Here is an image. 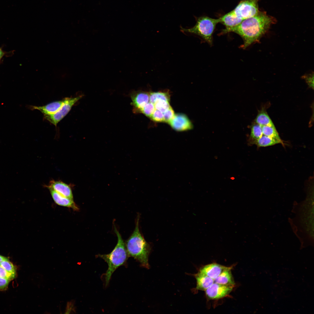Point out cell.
I'll list each match as a JSON object with an SVG mask.
<instances>
[{"label": "cell", "instance_id": "1f68e13d", "mask_svg": "<svg viewBox=\"0 0 314 314\" xmlns=\"http://www.w3.org/2000/svg\"><path fill=\"white\" fill-rule=\"evenodd\" d=\"M4 53L1 49H0V60L3 55Z\"/></svg>", "mask_w": 314, "mask_h": 314}, {"label": "cell", "instance_id": "44dd1931", "mask_svg": "<svg viewBox=\"0 0 314 314\" xmlns=\"http://www.w3.org/2000/svg\"><path fill=\"white\" fill-rule=\"evenodd\" d=\"M263 135L282 141L275 127L264 126H261Z\"/></svg>", "mask_w": 314, "mask_h": 314}, {"label": "cell", "instance_id": "5b68a950", "mask_svg": "<svg viewBox=\"0 0 314 314\" xmlns=\"http://www.w3.org/2000/svg\"><path fill=\"white\" fill-rule=\"evenodd\" d=\"M258 0H242L232 11L242 20L253 17L258 13Z\"/></svg>", "mask_w": 314, "mask_h": 314}, {"label": "cell", "instance_id": "83f0119b", "mask_svg": "<svg viewBox=\"0 0 314 314\" xmlns=\"http://www.w3.org/2000/svg\"><path fill=\"white\" fill-rule=\"evenodd\" d=\"M74 301L72 300L67 303L65 314L74 313L76 312L74 306Z\"/></svg>", "mask_w": 314, "mask_h": 314}, {"label": "cell", "instance_id": "6da1fadb", "mask_svg": "<svg viewBox=\"0 0 314 314\" xmlns=\"http://www.w3.org/2000/svg\"><path fill=\"white\" fill-rule=\"evenodd\" d=\"M272 21V19L266 14L259 12L255 16L244 20L238 25L222 33L233 32L239 35L244 42L241 47L245 49L258 41L267 31Z\"/></svg>", "mask_w": 314, "mask_h": 314}, {"label": "cell", "instance_id": "8fae6325", "mask_svg": "<svg viewBox=\"0 0 314 314\" xmlns=\"http://www.w3.org/2000/svg\"><path fill=\"white\" fill-rule=\"evenodd\" d=\"M66 98L61 100L53 101L42 106H31L32 110H37L44 115L52 114L58 111L65 103Z\"/></svg>", "mask_w": 314, "mask_h": 314}, {"label": "cell", "instance_id": "5bb4252c", "mask_svg": "<svg viewBox=\"0 0 314 314\" xmlns=\"http://www.w3.org/2000/svg\"><path fill=\"white\" fill-rule=\"evenodd\" d=\"M219 19L220 23L222 24L225 27L222 32L238 25L243 21L237 18L232 11L221 17Z\"/></svg>", "mask_w": 314, "mask_h": 314}, {"label": "cell", "instance_id": "f546056e", "mask_svg": "<svg viewBox=\"0 0 314 314\" xmlns=\"http://www.w3.org/2000/svg\"><path fill=\"white\" fill-rule=\"evenodd\" d=\"M306 81L309 86L312 88H313V76H310L306 78Z\"/></svg>", "mask_w": 314, "mask_h": 314}, {"label": "cell", "instance_id": "52a82bcc", "mask_svg": "<svg viewBox=\"0 0 314 314\" xmlns=\"http://www.w3.org/2000/svg\"><path fill=\"white\" fill-rule=\"evenodd\" d=\"M234 286L222 285L214 282L205 291L206 295L210 299L223 298L231 292Z\"/></svg>", "mask_w": 314, "mask_h": 314}, {"label": "cell", "instance_id": "277c9868", "mask_svg": "<svg viewBox=\"0 0 314 314\" xmlns=\"http://www.w3.org/2000/svg\"><path fill=\"white\" fill-rule=\"evenodd\" d=\"M219 18L215 19L206 16L198 18L195 25L192 27L186 29L181 27V31L198 35L209 44L213 43V35L217 24L220 23Z\"/></svg>", "mask_w": 314, "mask_h": 314}, {"label": "cell", "instance_id": "9c48e42d", "mask_svg": "<svg viewBox=\"0 0 314 314\" xmlns=\"http://www.w3.org/2000/svg\"><path fill=\"white\" fill-rule=\"evenodd\" d=\"M169 124L173 129L178 131L188 130L193 128L192 124L188 117L182 113L175 114Z\"/></svg>", "mask_w": 314, "mask_h": 314}, {"label": "cell", "instance_id": "e0dca14e", "mask_svg": "<svg viewBox=\"0 0 314 314\" xmlns=\"http://www.w3.org/2000/svg\"><path fill=\"white\" fill-rule=\"evenodd\" d=\"M278 144H281L283 145L284 144L283 141L263 135L259 138L254 141L252 144H255L258 147H264Z\"/></svg>", "mask_w": 314, "mask_h": 314}, {"label": "cell", "instance_id": "ac0fdd59", "mask_svg": "<svg viewBox=\"0 0 314 314\" xmlns=\"http://www.w3.org/2000/svg\"><path fill=\"white\" fill-rule=\"evenodd\" d=\"M165 100L169 101L170 95L168 92H157L149 93V101L154 104L159 100Z\"/></svg>", "mask_w": 314, "mask_h": 314}, {"label": "cell", "instance_id": "7402d4cb", "mask_svg": "<svg viewBox=\"0 0 314 314\" xmlns=\"http://www.w3.org/2000/svg\"><path fill=\"white\" fill-rule=\"evenodd\" d=\"M0 265L8 272L15 276L16 270L14 265L6 258L0 263Z\"/></svg>", "mask_w": 314, "mask_h": 314}, {"label": "cell", "instance_id": "3957f363", "mask_svg": "<svg viewBox=\"0 0 314 314\" xmlns=\"http://www.w3.org/2000/svg\"><path fill=\"white\" fill-rule=\"evenodd\" d=\"M114 230L117 237V242L112 251L108 254H99L97 256L103 259L108 264L106 272L102 275L105 286L108 284L113 273L119 267L126 265L129 256L122 236L114 225Z\"/></svg>", "mask_w": 314, "mask_h": 314}, {"label": "cell", "instance_id": "ffe728a7", "mask_svg": "<svg viewBox=\"0 0 314 314\" xmlns=\"http://www.w3.org/2000/svg\"><path fill=\"white\" fill-rule=\"evenodd\" d=\"M263 135L261 126L257 124L253 125L251 128L249 144H252L254 141L259 138Z\"/></svg>", "mask_w": 314, "mask_h": 314}, {"label": "cell", "instance_id": "30bf717a", "mask_svg": "<svg viewBox=\"0 0 314 314\" xmlns=\"http://www.w3.org/2000/svg\"><path fill=\"white\" fill-rule=\"evenodd\" d=\"M48 188H51L60 195L65 197L73 199L72 190L70 185L61 181L51 180Z\"/></svg>", "mask_w": 314, "mask_h": 314}, {"label": "cell", "instance_id": "603a6c76", "mask_svg": "<svg viewBox=\"0 0 314 314\" xmlns=\"http://www.w3.org/2000/svg\"><path fill=\"white\" fill-rule=\"evenodd\" d=\"M156 109L164 113L170 106L169 102L165 100H159L154 104Z\"/></svg>", "mask_w": 314, "mask_h": 314}, {"label": "cell", "instance_id": "4316f807", "mask_svg": "<svg viewBox=\"0 0 314 314\" xmlns=\"http://www.w3.org/2000/svg\"><path fill=\"white\" fill-rule=\"evenodd\" d=\"M15 276L8 272L0 265V277L10 281L13 279Z\"/></svg>", "mask_w": 314, "mask_h": 314}, {"label": "cell", "instance_id": "8992f818", "mask_svg": "<svg viewBox=\"0 0 314 314\" xmlns=\"http://www.w3.org/2000/svg\"><path fill=\"white\" fill-rule=\"evenodd\" d=\"M82 97V95H80L75 97L66 98L65 103L58 111L53 114L44 115V118L56 126L59 122L67 115L72 107Z\"/></svg>", "mask_w": 314, "mask_h": 314}, {"label": "cell", "instance_id": "484cf974", "mask_svg": "<svg viewBox=\"0 0 314 314\" xmlns=\"http://www.w3.org/2000/svg\"><path fill=\"white\" fill-rule=\"evenodd\" d=\"M150 118L156 122H164L163 113L156 109Z\"/></svg>", "mask_w": 314, "mask_h": 314}, {"label": "cell", "instance_id": "ba28073f", "mask_svg": "<svg viewBox=\"0 0 314 314\" xmlns=\"http://www.w3.org/2000/svg\"><path fill=\"white\" fill-rule=\"evenodd\" d=\"M130 96L133 112L140 113L145 105L149 102V93L142 91H136L131 93Z\"/></svg>", "mask_w": 314, "mask_h": 314}, {"label": "cell", "instance_id": "d6986e66", "mask_svg": "<svg viewBox=\"0 0 314 314\" xmlns=\"http://www.w3.org/2000/svg\"><path fill=\"white\" fill-rule=\"evenodd\" d=\"M256 124L261 126H267L275 127L268 115L265 112H261L257 116L255 119Z\"/></svg>", "mask_w": 314, "mask_h": 314}, {"label": "cell", "instance_id": "4dcf8cb0", "mask_svg": "<svg viewBox=\"0 0 314 314\" xmlns=\"http://www.w3.org/2000/svg\"><path fill=\"white\" fill-rule=\"evenodd\" d=\"M6 258V257L0 255V263Z\"/></svg>", "mask_w": 314, "mask_h": 314}, {"label": "cell", "instance_id": "f1b7e54d", "mask_svg": "<svg viewBox=\"0 0 314 314\" xmlns=\"http://www.w3.org/2000/svg\"><path fill=\"white\" fill-rule=\"evenodd\" d=\"M10 281L0 277V290H3L7 288Z\"/></svg>", "mask_w": 314, "mask_h": 314}, {"label": "cell", "instance_id": "7c38bea8", "mask_svg": "<svg viewBox=\"0 0 314 314\" xmlns=\"http://www.w3.org/2000/svg\"><path fill=\"white\" fill-rule=\"evenodd\" d=\"M48 189L53 201L57 204L72 208L75 211L79 210V208L73 199L62 196L51 188Z\"/></svg>", "mask_w": 314, "mask_h": 314}, {"label": "cell", "instance_id": "cb8c5ba5", "mask_svg": "<svg viewBox=\"0 0 314 314\" xmlns=\"http://www.w3.org/2000/svg\"><path fill=\"white\" fill-rule=\"evenodd\" d=\"M155 110L154 104L149 102L147 103L142 110L141 113L150 117Z\"/></svg>", "mask_w": 314, "mask_h": 314}, {"label": "cell", "instance_id": "d4e9b609", "mask_svg": "<svg viewBox=\"0 0 314 314\" xmlns=\"http://www.w3.org/2000/svg\"><path fill=\"white\" fill-rule=\"evenodd\" d=\"M163 113L164 122L168 123L172 119L175 115L174 110L171 106Z\"/></svg>", "mask_w": 314, "mask_h": 314}, {"label": "cell", "instance_id": "7a4b0ae2", "mask_svg": "<svg viewBox=\"0 0 314 314\" xmlns=\"http://www.w3.org/2000/svg\"><path fill=\"white\" fill-rule=\"evenodd\" d=\"M140 216L138 215L135 229L129 238L124 242L129 256L139 262L141 266L149 268L148 257L151 250L149 244L144 239L139 228Z\"/></svg>", "mask_w": 314, "mask_h": 314}, {"label": "cell", "instance_id": "2e32d148", "mask_svg": "<svg viewBox=\"0 0 314 314\" xmlns=\"http://www.w3.org/2000/svg\"><path fill=\"white\" fill-rule=\"evenodd\" d=\"M232 267H228L214 280V282L223 285L234 286V282L231 272Z\"/></svg>", "mask_w": 314, "mask_h": 314}, {"label": "cell", "instance_id": "4fadbf2b", "mask_svg": "<svg viewBox=\"0 0 314 314\" xmlns=\"http://www.w3.org/2000/svg\"><path fill=\"white\" fill-rule=\"evenodd\" d=\"M227 267L217 263H213L203 267L199 272L214 280Z\"/></svg>", "mask_w": 314, "mask_h": 314}, {"label": "cell", "instance_id": "9a60e30c", "mask_svg": "<svg viewBox=\"0 0 314 314\" xmlns=\"http://www.w3.org/2000/svg\"><path fill=\"white\" fill-rule=\"evenodd\" d=\"M195 277L197 290L205 291L214 282V279L199 272L195 274Z\"/></svg>", "mask_w": 314, "mask_h": 314}]
</instances>
